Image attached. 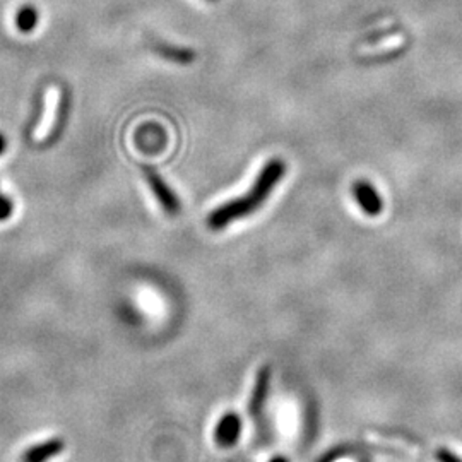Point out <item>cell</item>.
<instances>
[{
	"label": "cell",
	"instance_id": "ba28073f",
	"mask_svg": "<svg viewBox=\"0 0 462 462\" xmlns=\"http://www.w3.org/2000/svg\"><path fill=\"white\" fill-rule=\"evenodd\" d=\"M38 24V10L33 6H22L16 14V26L21 33H31Z\"/></svg>",
	"mask_w": 462,
	"mask_h": 462
},
{
	"label": "cell",
	"instance_id": "30bf717a",
	"mask_svg": "<svg viewBox=\"0 0 462 462\" xmlns=\"http://www.w3.org/2000/svg\"><path fill=\"white\" fill-rule=\"evenodd\" d=\"M13 212H14L13 200L0 192V221H7V219L13 216Z\"/></svg>",
	"mask_w": 462,
	"mask_h": 462
},
{
	"label": "cell",
	"instance_id": "4fadbf2b",
	"mask_svg": "<svg viewBox=\"0 0 462 462\" xmlns=\"http://www.w3.org/2000/svg\"><path fill=\"white\" fill-rule=\"evenodd\" d=\"M269 462H289V461L286 459V457H282V456H276L274 459H271Z\"/></svg>",
	"mask_w": 462,
	"mask_h": 462
},
{
	"label": "cell",
	"instance_id": "8fae6325",
	"mask_svg": "<svg viewBox=\"0 0 462 462\" xmlns=\"http://www.w3.org/2000/svg\"><path fill=\"white\" fill-rule=\"evenodd\" d=\"M437 459L438 462H462V459L457 454L450 452L449 449H440L437 452Z\"/></svg>",
	"mask_w": 462,
	"mask_h": 462
},
{
	"label": "cell",
	"instance_id": "277c9868",
	"mask_svg": "<svg viewBox=\"0 0 462 462\" xmlns=\"http://www.w3.org/2000/svg\"><path fill=\"white\" fill-rule=\"evenodd\" d=\"M241 435V418L237 413H226L214 428V440L223 449L237 445Z\"/></svg>",
	"mask_w": 462,
	"mask_h": 462
},
{
	"label": "cell",
	"instance_id": "5b68a950",
	"mask_svg": "<svg viewBox=\"0 0 462 462\" xmlns=\"http://www.w3.org/2000/svg\"><path fill=\"white\" fill-rule=\"evenodd\" d=\"M63 450H65V440L63 438H48V440L35 443L28 450H24L21 456V462H48L54 457L61 456Z\"/></svg>",
	"mask_w": 462,
	"mask_h": 462
},
{
	"label": "cell",
	"instance_id": "9c48e42d",
	"mask_svg": "<svg viewBox=\"0 0 462 462\" xmlns=\"http://www.w3.org/2000/svg\"><path fill=\"white\" fill-rule=\"evenodd\" d=\"M159 54L163 57H168L171 61H178L182 63H187L190 58H193L192 51L185 50V48H173V50H170V47H161L159 48Z\"/></svg>",
	"mask_w": 462,
	"mask_h": 462
},
{
	"label": "cell",
	"instance_id": "7a4b0ae2",
	"mask_svg": "<svg viewBox=\"0 0 462 462\" xmlns=\"http://www.w3.org/2000/svg\"><path fill=\"white\" fill-rule=\"evenodd\" d=\"M144 175H146L149 189L152 190V193H154L156 200H158L159 206L163 207V211L168 216H177L182 209V204L180 200H178V197L175 196L173 190L170 189V185L163 180L161 175L156 170L146 168Z\"/></svg>",
	"mask_w": 462,
	"mask_h": 462
},
{
	"label": "cell",
	"instance_id": "8992f818",
	"mask_svg": "<svg viewBox=\"0 0 462 462\" xmlns=\"http://www.w3.org/2000/svg\"><path fill=\"white\" fill-rule=\"evenodd\" d=\"M269 387H271V368L262 367L257 372L255 385H253L250 402H248V413L252 418H259L264 413V406H266L267 396H269Z\"/></svg>",
	"mask_w": 462,
	"mask_h": 462
},
{
	"label": "cell",
	"instance_id": "52a82bcc",
	"mask_svg": "<svg viewBox=\"0 0 462 462\" xmlns=\"http://www.w3.org/2000/svg\"><path fill=\"white\" fill-rule=\"evenodd\" d=\"M137 148L146 152H158L166 146L165 130L156 124H148L141 127L139 132L136 134Z\"/></svg>",
	"mask_w": 462,
	"mask_h": 462
},
{
	"label": "cell",
	"instance_id": "3957f363",
	"mask_svg": "<svg viewBox=\"0 0 462 462\" xmlns=\"http://www.w3.org/2000/svg\"><path fill=\"white\" fill-rule=\"evenodd\" d=\"M351 192H353V197H355V200L358 202V206L361 207V211H363L367 216L375 218V216H379L380 212H382V209H383L382 197L379 196L377 189H375L370 182H367V180L355 182V184H353Z\"/></svg>",
	"mask_w": 462,
	"mask_h": 462
},
{
	"label": "cell",
	"instance_id": "6da1fadb",
	"mask_svg": "<svg viewBox=\"0 0 462 462\" xmlns=\"http://www.w3.org/2000/svg\"><path fill=\"white\" fill-rule=\"evenodd\" d=\"M286 166L281 159H271L262 170H260L259 177L253 182L250 192L245 196L238 197V199L230 200V202L223 204V206L216 207L207 218V225L211 230L218 231L226 228L230 223L238 221L241 218H247L252 212H255L266 202L269 193L276 189V185L281 182L285 177Z\"/></svg>",
	"mask_w": 462,
	"mask_h": 462
},
{
	"label": "cell",
	"instance_id": "7c38bea8",
	"mask_svg": "<svg viewBox=\"0 0 462 462\" xmlns=\"http://www.w3.org/2000/svg\"><path fill=\"white\" fill-rule=\"evenodd\" d=\"M7 148V139L3 134H0V154H3V151H6Z\"/></svg>",
	"mask_w": 462,
	"mask_h": 462
}]
</instances>
